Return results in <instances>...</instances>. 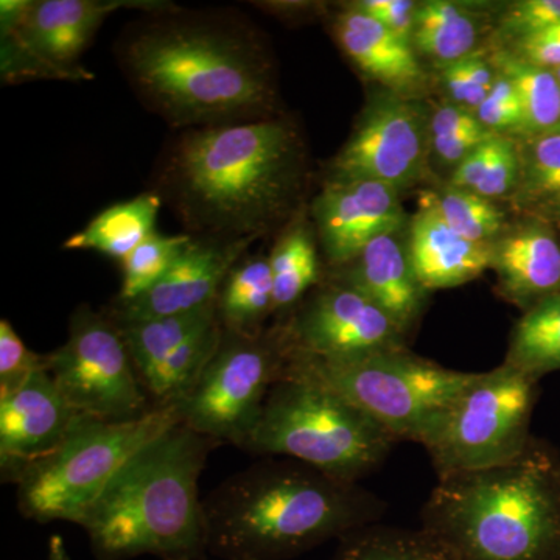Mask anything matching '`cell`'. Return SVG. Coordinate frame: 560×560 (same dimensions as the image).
Returning <instances> with one entry per match:
<instances>
[{
	"mask_svg": "<svg viewBox=\"0 0 560 560\" xmlns=\"http://www.w3.org/2000/svg\"><path fill=\"white\" fill-rule=\"evenodd\" d=\"M117 49L142 105L180 131L278 117L270 55L241 14L153 11L128 27Z\"/></svg>",
	"mask_w": 560,
	"mask_h": 560,
	"instance_id": "6da1fadb",
	"label": "cell"
},
{
	"mask_svg": "<svg viewBox=\"0 0 560 560\" xmlns=\"http://www.w3.org/2000/svg\"><path fill=\"white\" fill-rule=\"evenodd\" d=\"M305 173L300 132L278 116L180 131L153 190L191 237L256 242L300 213Z\"/></svg>",
	"mask_w": 560,
	"mask_h": 560,
	"instance_id": "7a4b0ae2",
	"label": "cell"
},
{
	"mask_svg": "<svg viewBox=\"0 0 560 560\" xmlns=\"http://www.w3.org/2000/svg\"><path fill=\"white\" fill-rule=\"evenodd\" d=\"M206 547L224 560H285L381 522L386 504L359 482L294 459L238 471L202 500Z\"/></svg>",
	"mask_w": 560,
	"mask_h": 560,
	"instance_id": "3957f363",
	"label": "cell"
},
{
	"mask_svg": "<svg viewBox=\"0 0 560 560\" xmlns=\"http://www.w3.org/2000/svg\"><path fill=\"white\" fill-rule=\"evenodd\" d=\"M420 517L455 560H560V453L534 438L517 459L438 477Z\"/></svg>",
	"mask_w": 560,
	"mask_h": 560,
	"instance_id": "277c9868",
	"label": "cell"
},
{
	"mask_svg": "<svg viewBox=\"0 0 560 560\" xmlns=\"http://www.w3.org/2000/svg\"><path fill=\"white\" fill-rule=\"evenodd\" d=\"M217 444L178 423L142 448L81 522L95 558L153 555L205 560V508L198 482Z\"/></svg>",
	"mask_w": 560,
	"mask_h": 560,
	"instance_id": "5b68a950",
	"label": "cell"
},
{
	"mask_svg": "<svg viewBox=\"0 0 560 560\" xmlns=\"http://www.w3.org/2000/svg\"><path fill=\"white\" fill-rule=\"evenodd\" d=\"M396 444L381 423L289 359L243 448L359 482L382 466Z\"/></svg>",
	"mask_w": 560,
	"mask_h": 560,
	"instance_id": "8992f818",
	"label": "cell"
},
{
	"mask_svg": "<svg viewBox=\"0 0 560 560\" xmlns=\"http://www.w3.org/2000/svg\"><path fill=\"white\" fill-rule=\"evenodd\" d=\"M178 423L176 405L153 407L132 419L84 418L54 452L14 477L21 514L39 523L81 525L117 474Z\"/></svg>",
	"mask_w": 560,
	"mask_h": 560,
	"instance_id": "52a82bcc",
	"label": "cell"
},
{
	"mask_svg": "<svg viewBox=\"0 0 560 560\" xmlns=\"http://www.w3.org/2000/svg\"><path fill=\"white\" fill-rule=\"evenodd\" d=\"M290 360L338 390L397 441L422 444L475 372L448 370L407 346L327 360L291 350Z\"/></svg>",
	"mask_w": 560,
	"mask_h": 560,
	"instance_id": "ba28073f",
	"label": "cell"
},
{
	"mask_svg": "<svg viewBox=\"0 0 560 560\" xmlns=\"http://www.w3.org/2000/svg\"><path fill=\"white\" fill-rule=\"evenodd\" d=\"M539 381L501 363L475 372L422 441L438 477L501 466L517 459L533 442L530 422Z\"/></svg>",
	"mask_w": 560,
	"mask_h": 560,
	"instance_id": "9c48e42d",
	"label": "cell"
},
{
	"mask_svg": "<svg viewBox=\"0 0 560 560\" xmlns=\"http://www.w3.org/2000/svg\"><path fill=\"white\" fill-rule=\"evenodd\" d=\"M290 353L282 320L257 337L224 331L201 377L176 405L180 423L219 444L245 447Z\"/></svg>",
	"mask_w": 560,
	"mask_h": 560,
	"instance_id": "30bf717a",
	"label": "cell"
},
{
	"mask_svg": "<svg viewBox=\"0 0 560 560\" xmlns=\"http://www.w3.org/2000/svg\"><path fill=\"white\" fill-rule=\"evenodd\" d=\"M160 0H2V80H83L79 60L109 14L171 9Z\"/></svg>",
	"mask_w": 560,
	"mask_h": 560,
	"instance_id": "8fae6325",
	"label": "cell"
},
{
	"mask_svg": "<svg viewBox=\"0 0 560 560\" xmlns=\"http://www.w3.org/2000/svg\"><path fill=\"white\" fill-rule=\"evenodd\" d=\"M46 357L62 396L88 418L132 419L153 408L127 342L106 312L79 305L70 316L68 341Z\"/></svg>",
	"mask_w": 560,
	"mask_h": 560,
	"instance_id": "7c38bea8",
	"label": "cell"
},
{
	"mask_svg": "<svg viewBox=\"0 0 560 560\" xmlns=\"http://www.w3.org/2000/svg\"><path fill=\"white\" fill-rule=\"evenodd\" d=\"M430 121L400 94L375 98L330 164L329 180L370 179L396 189L418 183L425 171Z\"/></svg>",
	"mask_w": 560,
	"mask_h": 560,
	"instance_id": "4fadbf2b",
	"label": "cell"
},
{
	"mask_svg": "<svg viewBox=\"0 0 560 560\" xmlns=\"http://www.w3.org/2000/svg\"><path fill=\"white\" fill-rule=\"evenodd\" d=\"M294 352L327 360L355 359L404 348V330L359 290L329 279L282 320Z\"/></svg>",
	"mask_w": 560,
	"mask_h": 560,
	"instance_id": "5bb4252c",
	"label": "cell"
},
{
	"mask_svg": "<svg viewBox=\"0 0 560 560\" xmlns=\"http://www.w3.org/2000/svg\"><path fill=\"white\" fill-rule=\"evenodd\" d=\"M399 189L370 179L327 180L312 217L334 270L359 259L370 243L405 224Z\"/></svg>",
	"mask_w": 560,
	"mask_h": 560,
	"instance_id": "9a60e30c",
	"label": "cell"
},
{
	"mask_svg": "<svg viewBox=\"0 0 560 560\" xmlns=\"http://www.w3.org/2000/svg\"><path fill=\"white\" fill-rule=\"evenodd\" d=\"M88 416L62 396L47 368L0 397V469L3 480L49 455Z\"/></svg>",
	"mask_w": 560,
	"mask_h": 560,
	"instance_id": "2e32d148",
	"label": "cell"
},
{
	"mask_svg": "<svg viewBox=\"0 0 560 560\" xmlns=\"http://www.w3.org/2000/svg\"><path fill=\"white\" fill-rule=\"evenodd\" d=\"M254 242L191 237L164 278L130 302H114V320H142L202 311L215 304L232 267Z\"/></svg>",
	"mask_w": 560,
	"mask_h": 560,
	"instance_id": "e0dca14e",
	"label": "cell"
},
{
	"mask_svg": "<svg viewBox=\"0 0 560 560\" xmlns=\"http://www.w3.org/2000/svg\"><path fill=\"white\" fill-rule=\"evenodd\" d=\"M331 279L370 298L405 334L418 323L429 294L412 271L408 246L401 245L399 232L375 238L359 259L335 270Z\"/></svg>",
	"mask_w": 560,
	"mask_h": 560,
	"instance_id": "ac0fdd59",
	"label": "cell"
},
{
	"mask_svg": "<svg viewBox=\"0 0 560 560\" xmlns=\"http://www.w3.org/2000/svg\"><path fill=\"white\" fill-rule=\"evenodd\" d=\"M504 300L529 311L560 293V243L540 221L523 224L492 243V268Z\"/></svg>",
	"mask_w": 560,
	"mask_h": 560,
	"instance_id": "d6986e66",
	"label": "cell"
},
{
	"mask_svg": "<svg viewBox=\"0 0 560 560\" xmlns=\"http://www.w3.org/2000/svg\"><path fill=\"white\" fill-rule=\"evenodd\" d=\"M408 256L423 289H453L492 268V243L460 237L427 198L412 217Z\"/></svg>",
	"mask_w": 560,
	"mask_h": 560,
	"instance_id": "ffe728a7",
	"label": "cell"
},
{
	"mask_svg": "<svg viewBox=\"0 0 560 560\" xmlns=\"http://www.w3.org/2000/svg\"><path fill=\"white\" fill-rule=\"evenodd\" d=\"M331 31L355 68L390 91H411L423 83L410 40L389 32L355 5L345 7L334 18Z\"/></svg>",
	"mask_w": 560,
	"mask_h": 560,
	"instance_id": "44dd1931",
	"label": "cell"
},
{
	"mask_svg": "<svg viewBox=\"0 0 560 560\" xmlns=\"http://www.w3.org/2000/svg\"><path fill=\"white\" fill-rule=\"evenodd\" d=\"M215 307L224 331L257 337L267 330L265 323L275 313V287L268 256L245 254L224 279Z\"/></svg>",
	"mask_w": 560,
	"mask_h": 560,
	"instance_id": "7402d4cb",
	"label": "cell"
},
{
	"mask_svg": "<svg viewBox=\"0 0 560 560\" xmlns=\"http://www.w3.org/2000/svg\"><path fill=\"white\" fill-rule=\"evenodd\" d=\"M162 198L154 190L117 202L92 219L86 228L62 243L65 249L97 250L124 261L140 243L154 234Z\"/></svg>",
	"mask_w": 560,
	"mask_h": 560,
	"instance_id": "603a6c76",
	"label": "cell"
},
{
	"mask_svg": "<svg viewBox=\"0 0 560 560\" xmlns=\"http://www.w3.org/2000/svg\"><path fill=\"white\" fill-rule=\"evenodd\" d=\"M302 213L282 228V234L268 254L276 315H291L308 291L320 285L318 250L311 226Z\"/></svg>",
	"mask_w": 560,
	"mask_h": 560,
	"instance_id": "cb8c5ba5",
	"label": "cell"
},
{
	"mask_svg": "<svg viewBox=\"0 0 560 560\" xmlns=\"http://www.w3.org/2000/svg\"><path fill=\"white\" fill-rule=\"evenodd\" d=\"M113 319V318H110ZM219 319L215 304L202 311L142 320H114L130 350L140 382L149 381L184 341Z\"/></svg>",
	"mask_w": 560,
	"mask_h": 560,
	"instance_id": "d4e9b609",
	"label": "cell"
},
{
	"mask_svg": "<svg viewBox=\"0 0 560 560\" xmlns=\"http://www.w3.org/2000/svg\"><path fill=\"white\" fill-rule=\"evenodd\" d=\"M477 38L475 18L458 3L430 0L418 5L412 47L444 68L474 55Z\"/></svg>",
	"mask_w": 560,
	"mask_h": 560,
	"instance_id": "484cf974",
	"label": "cell"
},
{
	"mask_svg": "<svg viewBox=\"0 0 560 560\" xmlns=\"http://www.w3.org/2000/svg\"><path fill=\"white\" fill-rule=\"evenodd\" d=\"M503 363L539 382L560 371V293L523 312Z\"/></svg>",
	"mask_w": 560,
	"mask_h": 560,
	"instance_id": "4316f807",
	"label": "cell"
},
{
	"mask_svg": "<svg viewBox=\"0 0 560 560\" xmlns=\"http://www.w3.org/2000/svg\"><path fill=\"white\" fill-rule=\"evenodd\" d=\"M223 334L220 319L202 327L184 341L149 381L143 382V389L153 399V407H172L183 401L219 349Z\"/></svg>",
	"mask_w": 560,
	"mask_h": 560,
	"instance_id": "83f0119b",
	"label": "cell"
},
{
	"mask_svg": "<svg viewBox=\"0 0 560 560\" xmlns=\"http://www.w3.org/2000/svg\"><path fill=\"white\" fill-rule=\"evenodd\" d=\"M331 560H455L425 529L374 525L352 530L338 540Z\"/></svg>",
	"mask_w": 560,
	"mask_h": 560,
	"instance_id": "f1b7e54d",
	"label": "cell"
},
{
	"mask_svg": "<svg viewBox=\"0 0 560 560\" xmlns=\"http://www.w3.org/2000/svg\"><path fill=\"white\" fill-rule=\"evenodd\" d=\"M497 68L512 81L529 138L560 130V83L555 70L537 68L514 55H499Z\"/></svg>",
	"mask_w": 560,
	"mask_h": 560,
	"instance_id": "f546056e",
	"label": "cell"
},
{
	"mask_svg": "<svg viewBox=\"0 0 560 560\" xmlns=\"http://www.w3.org/2000/svg\"><path fill=\"white\" fill-rule=\"evenodd\" d=\"M521 161L517 200L528 208L555 209L560 205V132L529 138Z\"/></svg>",
	"mask_w": 560,
	"mask_h": 560,
	"instance_id": "4dcf8cb0",
	"label": "cell"
},
{
	"mask_svg": "<svg viewBox=\"0 0 560 560\" xmlns=\"http://www.w3.org/2000/svg\"><path fill=\"white\" fill-rule=\"evenodd\" d=\"M429 200L445 223L467 241L493 243L504 230L506 213L493 200L475 191L451 186L430 195Z\"/></svg>",
	"mask_w": 560,
	"mask_h": 560,
	"instance_id": "1f68e13d",
	"label": "cell"
},
{
	"mask_svg": "<svg viewBox=\"0 0 560 560\" xmlns=\"http://www.w3.org/2000/svg\"><path fill=\"white\" fill-rule=\"evenodd\" d=\"M191 241V235H162L154 232L130 256L121 261L124 279L116 302H130L153 289L165 272L171 270L179 254Z\"/></svg>",
	"mask_w": 560,
	"mask_h": 560,
	"instance_id": "d6a6232c",
	"label": "cell"
},
{
	"mask_svg": "<svg viewBox=\"0 0 560 560\" xmlns=\"http://www.w3.org/2000/svg\"><path fill=\"white\" fill-rule=\"evenodd\" d=\"M497 77L499 73H495L489 62L470 55L464 60L445 66L442 81L455 105L477 113L492 90Z\"/></svg>",
	"mask_w": 560,
	"mask_h": 560,
	"instance_id": "836d02e7",
	"label": "cell"
},
{
	"mask_svg": "<svg viewBox=\"0 0 560 560\" xmlns=\"http://www.w3.org/2000/svg\"><path fill=\"white\" fill-rule=\"evenodd\" d=\"M43 368H47V357L32 352L9 319L0 320V397L9 396Z\"/></svg>",
	"mask_w": 560,
	"mask_h": 560,
	"instance_id": "e575fe53",
	"label": "cell"
},
{
	"mask_svg": "<svg viewBox=\"0 0 560 560\" xmlns=\"http://www.w3.org/2000/svg\"><path fill=\"white\" fill-rule=\"evenodd\" d=\"M475 114L486 130L497 135L503 130L525 131V114H523L521 97L512 81L501 72L488 97Z\"/></svg>",
	"mask_w": 560,
	"mask_h": 560,
	"instance_id": "d590c367",
	"label": "cell"
},
{
	"mask_svg": "<svg viewBox=\"0 0 560 560\" xmlns=\"http://www.w3.org/2000/svg\"><path fill=\"white\" fill-rule=\"evenodd\" d=\"M521 168V151L514 140L508 139L503 135L497 136L492 160H490L489 167L486 168L477 189L474 190L475 194L489 198V200L506 197L511 191L517 189Z\"/></svg>",
	"mask_w": 560,
	"mask_h": 560,
	"instance_id": "8d00e7d4",
	"label": "cell"
},
{
	"mask_svg": "<svg viewBox=\"0 0 560 560\" xmlns=\"http://www.w3.org/2000/svg\"><path fill=\"white\" fill-rule=\"evenodd\" d=\"M560 24V0H523L514 3L503 18L506 35L515 40L528 38Z\"/></svg>",
	"mask_w": 560,
	"mask_h": 560,
	"instance_id": "74e56055",
	"label": "cell"
},
{
	"mask_svg": "<svg viewBox=\"0 0 560 560\" xmlns=\"http://www.w3.org/2000/svg\"><path fill=\"white\" fill-rule=\"evenodd\" d=\"M353 5L372 20L381 22L389 32L411 43L418 3L410 0H363Z\"/></svg>",
	"mask_w": 560,
	"mask_h": 560,
	"instance_id": "f35d334b",
	"label": "cell"
},
{
	"mask_svg": "<svg viewBox=\"0 0 560 560\" xmlns=\"http://www.w3.org/2000/svg\"><path fill=\"white\" fill-rule=\"evenodd\" d=\"M518 58L537 68L560 69V24L517 40Z\"/></svg>",
	"mask_w": 560,
	"mask_h": 560,
	"instance_id": "ab89813d",
	"label": "cell"
},
{
	"mask_svg": "<svg viewBox=\"0 0 560 560\" xmlns=\"http://www.w3.org/2000/svg\"><path fill=\"white\" fill-rule=\"evenodd\" d=\"M482 127L478 120L477 114L460 106L444 105L436 109L430 120V140L431 143L440 142L459 135V132L474 130Z\"/></svg>",
	"mask_w": 560,
	"mask_h": 560,
	"instance_id": "60d3db41",
	"label": "cell"
},
{
	"mask_svg": "<svg viewBox=\"0 0 560 560\" xmlns=\"http://www.w3.org/2000/svg\"><path fill=\"white\" fill-rule=\"evenodd\" d=\"M499 135L493 132L489 139H486L477 149L471 151L466 160L460 161L459 164L456 165L451 186L471 191L477 189L482 175H485L486 168L489 167L490 160H492L493 151H495L497 145V136Z\"/></svg>",
	"mask_w": 560,
	"mask_h": 560,
	"instance_id": "b9f144b4",
	"label": "cell"
},
{
	"mask_svg": "<svg viewBox=\"0 0 560 560\" xmlns=\"http://www.w3.org/2000/svg\"><path fill=\"white\" fill-rule=\"evenodd\" d=\"M47 560H70L68 550H66L65 540H62L60 536L50 537Z\"/></svg>",
	"mask_w": 560,
	"mask_h": 560,
	"instance_id": "7bdbcfd3",
	"label": "cell"
},
{
	"mask_svg": "<svg viewBox=\"0 0 560 560\" xmlns=\"http://www.w3.org/2000/svg\"><path fill=\"white\" fill-rule=\"evenodd\" d=\"M555 213H556V219H558L559 226H560V205L556 206Z\"/></svg>",
	"mask_w": 560,
	"mask_h": 560,
	"instance_id": "ee69618b",
	"label": "cell"
},
{
	"mask_svg": "<svg viewBox=\"0 0 560 560\" xmlns=\"http://www.w3.org/2000/svg\"><path fill=\"white\" fill-rule=\"evenodd\" d=\"M556 77H558L559 83H560V69L555 70Z\"/></svg>",
	"mask_w": 560,
	"mask_h": 560,
	"instance_id": "f6af8a7d",
	"label": "cell"
},
{
	"mask_svg": "<svg viewBox=\"0 0 560 560\" xmlns=\"http://www.w3.org/2000/svg\"><path fill=\"white\" fill-rule=\"evenodd\" d=\"M559 132H560V130H559Z\"/></svg>",
	"mask_w": 560,
	"mask_h": 560,
	"instance_id": "bcb514c9",
	"label": "cell"
}]
</instances>
